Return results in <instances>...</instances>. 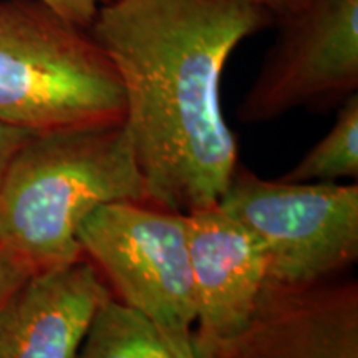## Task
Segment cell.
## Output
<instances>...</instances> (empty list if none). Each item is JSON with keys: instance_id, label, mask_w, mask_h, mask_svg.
Wrapping results in <instances>:
<instances>
[{"instance_id": "4fadbf2b", "label": "cell", "mask_w": 358, "mask_h": 358, "mask_svg": "<svg viewBox=\"0 0 358 358\" xmlns=\"http://www.w3.org/2000/svg\"><path fill=\"white\" fill-rule=\"evenodd\" d=\"M40 2L50 7L64 19L73 22L83 29H88L95 19L98 8L106 0H40Z\"/></svg>"}, {"instance_id": "7a4b0ae2", "label": "cell", "mask_w": 358, "mask_h": 358, "mask_svg": "<svg viewBox=\"0 0 358 358\" xmlns=\"http://www.w3.org/2000/svg\"><path fill=\"white\" fill-rule=\"evenodd\" d=\"M111 203H150L124 123L32 133L0 178V249L32 274L78 261L80 222Z\"/></svg>"}, {"instance_id": "277c9868", "label": "cell", "mask_w": 358, "mask_h": 358, "mask_svg": "<svg viewBox=\"0 0 358 358\" xmlns=\"http://www.w3.org/2000/svg\"><path fill=\"white\" fill-rule=\"evenodd\" d=\"M219 206L261 244L264 290L313 287L358 259L357 181H267L237 164Z\"/></svg>"}, {"instance_id": "30bf717a", "label": "cell", "mask_w": 358, "mask_h": 358, "mask_svg": "<svg viewBox=\"0 0 358 358\" xmlns=\"http://www.w3.org/2000/svg\"><path fill=\"white\" fill-rule=\"evenodd\" d=\"M75 358H176L158 329L110 295L90 322Z\"/></svg>"}, {"instance_id": "9a60e30c", "label": "cell", "mask_w": 358, "mask_h": 358, "mask_svg": "<svg viewBox=\"0 0 358 358\" xmlns=\"http://www.w3.org/2000/svg\"><path fill=\"white\" fill-rule=\"evenodd\" d=\"M250 3L262 8L264 12H267L271 17H284L285 13L294 10L295 7H299L303 0H249Z\"/></svg>"}, {"instance_id": "52a82bcc", "label": "cell", "mask_w": 358, "mask_h": 358, "mask_svg": "<svg viewBox=\"0 0 358 358\" xmlns=\"http://www.w3.org/2000/svg\"><path fill=\"white\" fill-rule=\"evenodd\" d=\"M196 322V358H222L256 315L266 287L257 239L219 203L185 214Z\"/></svg>"}, {"instance_id": "8992f818", "label": "cell", "mask_w": 358, "mask_h": 358, "mask_svg": "<svg viewBox=\"0 0 358 358\" xmlns=\"http://www.w3.org/2000/svg\"><path fill=\"white\" fill-rule=\"evenodd\" d=\"M279 20V37L237 108L243 123L337 105L358 90V0H303Z\"/></svg>"}, {"instance_id": "6da1fadb", "label": "cell", "mask_w": 358, "mask_h": 358, "mask_svg": "<svg viewBox=\"0 0 358 358\" xmlns=\"http://www.w3.org/2000/svg\"><path fill=\"white\" fill-rule=\"evenodd\" d=\"M271 19L249 0H106L98 8L88 32L122 82L150 204L186 214L219 203L239 164L222 71Z\"/></svg>"}, {"instance_id": "9c48e42d", "label": "cell", "mask_w": 358, "mask_h": 358, "mask_svg": "<svg viewBox=\"0 0 358 358\" xmlns=\"http://www.w3.org/2000/svg\"><path fill=\"white\" fill-rule=\"evenodd\" d=\"M110 295L87 257L37 272L0 317V358H75Z\"/></svg>"}, {"instance_id": "3957f363", "label": "cell", "mask_w": 358, "mask_h": 358, "mask_svg": "<svg viewBox=\"0 0 358 358\" xmlns=\"http://www.w3.org/2000/svg\"><path fill=\"white\" fill-rule=\"evenodd\" d=\"M123 120L122 82L88 29L40 0H0V122L47 133Z\"/></svg>"}, {"instance_id": "7c38bea8", "label": "cell", "mask_w": 358, "mask_h": 358, "mask_svg": "<svg viewBox=\"0 0 358 358\" xmlns=\"http://www.w3.org/2000/svg\"><path fill=\"white\" fill-rule=\"evenodd\" d=\"M32 275V271L24 262L13 257L7 250L0 249V317Z\"/></svg>"}, {"instance_id": "8fae6325", "label": "cell", "mask_w": 358, "mask_h": 358, "mask_svg": "<svg viewBox=\"0 0 358 358\" xmlns=\"http://www.w3.org/2000/svg\"><path fill=\"white\" fill-rule=\"evenodd\" d=\"M287 182H338L358 179V93L340 103L332 128L295 166L282 174Z\"/></svg>"}, {"instance_id": "5b68a950", "label": "cell", "mask_w": 358, "mask_h": 358, "mask_svg": "<svg viewBox=\"0 0 358 358\" xmlns=\"http://www.w3.org/2000/svg\"><path fill=\"white\" fill-rule=\"evenodd\" d=\"M83 256L113 297L145 315L176 358H196V308L185 214L150 203H111L78 226Z\"/></svg>"}, {"instance_id": "5bb4252c", "label": "cell", "mask_w": 358, "mask_h": 358, "mask_svg": "<svg viewBox=\"0 0 358 358\" xmlns=\"http://www.w3.org/2000/svg\"><path fill=\"white\" fill-rule=\"evenodd\" d=\"M30 134L32 133L25 131V129L0 122V178L6 171L7 164L10 163L12 156L17 153V150L24 145V141Z\"/></svg>"}, {"instance_id": "ba28073f", "label": "cell", "mask_w": 358, "mask_h": 358, "mask_svg": "<svg viewBox=\"0 0 358 358\" xmlns=\"http://www.w3.org/2000/svg\"><path fill=\"white\" fill-rule=\"evenodd\" d=\"M222 358H358V284L332 279L264 290L245 332Z\"/></svg>"}]
</instances>
